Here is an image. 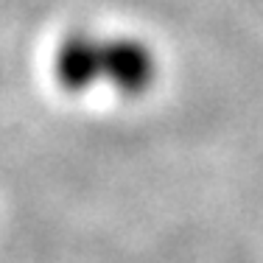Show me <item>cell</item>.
<instances>
[{
	"instance_id": "obj_1",
	"label": "cell",
	"mask_w": 263,
	"mask_h": 263,
	"mask_svg": "<svg viewBox=\"0 0 263 263\" xmlns=\"http://www.w3.org/2000/svg\"><path fill=\"white\" fill-rule=\"evenodd\" d=\"M51 73L67 96H84L104 84L121 98H143L157 84L160 62L157 53L137 36L73 31L56 45Z\"/></svg>"
}]
</instances>
